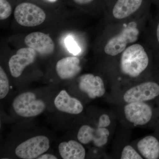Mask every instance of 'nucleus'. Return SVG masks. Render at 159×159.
I'll return each mask as SVG.
<instances>
[{
    "mask_svg": "<svg viewBox=\"0 0 159 159\" xmlns=\"http://www.w3.org/2000/svg\"><path fill=\"white\" fill-rule=\"evenodd\" d=\"M151 16L150 13L124 21L104 23V28L97 40L96 51L104 61L117 57L129 46L142 38Z\"/></svg>",
    "mask_w": 159,
    "mask_h": 159,
    "instance_id": "f257e3e1",
    "label": "nucleus"
},
{
    "mask_svg": "<svg viewBox=\"0 0 159 159\" xmlns=\"http://www.w3.org/2000/svg\"><path fill=\"white\" fill-rule=\"evenodd\" d=\"M152 52L143 41L129 46L119 56L104 61L108 76L122 81L138 80L152 71Z\"/></svg>",
    "mask_w": 159,
    "mask_h": 159,
    "instance_id": "f03ea898",
    "label": "nucleus"
},
{
    "mask_svg": "<svg viewBox=\"0 0 159 159\" xmlns=\"http://www.w3.org/2000/svg\"><path fill=\"white\" fill-rule=\"evenodd\" d=\"M150 0H105L104 23L124 21L150 13Z\"/></svg>",
    "mask_w": 159,
    "mask_h": 159,
    "instance_id": "7ed1b4c3",
    "label": "nucleus"
},
{
    "mask_svg": "<svg viewBox=\"0 0 159 159\" xmlns=\"http://www.w3.org/2000/svg\"><path fill=\"white\" fill-rule=\"evenodd\" d=\"M150 72L143 81L129 89L123 96L126 103L134 102H145L150 101L159 96V83L152 77Z\"/></svg>",
    "mask_w": 159,
    "mask_h": 159,
    "instance_id": "20e7f679",
    "label": "nucleus"
},
{
    "mask_svg": "<svg viewBox=\"0 0 159 159\" xmlns=\"http://www.w3.org/2000/svg\"><path fill=\"white\" fill-rule=\"evenodd\" d=\"M14 16L18 24L27 27L39 25L46 18L45 12L41 8L29 2L17 5L15 9Z\"/></svg>",
    "mask_w": 159,
    "mask_h": 159,
    "instance_id": "39448f33",
    "label": "nucleus"
},
{
    "mask_svg": "<svg viewBox=\"0 0 159 159\" xmlns=\"http://www.w3.org/2000/svg\"><path fill=\"white\" fill-rule=\"evenodd\" d=\"M15 111L20 116L29 118L42 113L46 107L42 100L36 99L35 94L26 92L16 97L12 102Z\"/></svg>",
    "mask_w": 159,
    "mask_h": 159,
    "instance_id": "423d86ee",
    "label": "nucleus"
},
{
    "mask_svg": "<svg viewBox=\"0 0 159 159\" xmlns=\"http://www.w3.org/2000/svg\"><path fill=\"white\" fill-rule=\"evenodd\" d=\"M49 139L44 136H37L26 140L20 144L15 150L16 155L20 158H37L48 150Z\"/></svg>",
    "mask_w": 159,
    "mask_h": 159,
    "instance_id": "0eeeda50",
    "label": "nucleus"
},
{
    "mask_svg": "<svg viewBox=\"0 0 159 159\" xmlns=\"http://www.w3.org/2000/svg\"><path fill=\"white\" fill-rule=\"evenodd\" d=\"M124 116L126 120L135 125L148 124L153 116V110L145 102L128 103L124 107Z\"/></svg>",
    "mask_w": 159,
    "mask_h": 159,
    "instance_id": "6e6552de",
    "label": "nucleus"
},
{
    "mask_svg": "<svg viewBox=\"0 0 159 159\" xmlns=\"http://www.w3.org/2000/svg\"><path fill=\"white\" fill-rule=\"evenodd\" d=\"M36 57V51L31 48L27 47L19 49L9 61L11 76L15 78L20 76L26 67L34 62Z\"/></svg>",
    "mask_w": 159,
    "mask_h": 159,
    "instance_id": "1a4fd4ad",
    "label": "nucleus"
},
{
    "mask_svg": "<svg viewBox=\"0 0 159 159\" xmlns=\"http://www.w3.org/2000/svg\"><path fill=\"white\" fill-rule=\"evenodd\" d=\"M109 136L110 131L107 128H94L89 125H83L78 131L77 139L82 144L93 142L97 147H102L108 142Z\"/></svg>",
    "mask_w": 159,
    "mask_h": 159,
    "instance_id": "9d476101",
    "label": "nucleus"
},
{
    "mask_svg": "<svg viewBox=\"0 0 159 159\" xmlns=\"http://www.w3.org/2000/svg\"><path fill=\"white\" fill-rule=\"evenodd\" d=\"M80 89L85 93L91 99L102 97L105 94V83L98 75L86 74L81 75L78 80Z\"/></svg>",
    "mask_w": 159,
    "mask_h": 159,
    "instance_id": "9b49d317",
    "label": "nucleus"
},
{
    "mask_svg": "<svg viewBox=\"0 0 159 159\" xmlns=\"http://www.w3.org/2000/svg\"><path fill=\"white\" fill-rule=\"evenodd\" d=\"M141 39L152 52L154 60L159 63V12L148 20Z\"/></svg>",
    "mask_w": 159,
    "mask_h": 159,
    "instance_id": "f8f14e48",
    "label": "nucleus"
},
{
    "mask_svg": "<svg viewBox=\"0 0 159 159\" xmlns=\"http://www.w3.org/2000/svg\"><path fill=\"white\" fill-rule=\"evenodd\" d=\"M26 46L42 55L52 54L55 49L54 41L49 34L42 32H31L26 36Z\"/></svg>",
    "mask_w": 159,
    "mask_h": 159,
    "instance_id": "ddd939ff",
    "label": "nucleus"
},
{
    "mask_svg": "<svg viewBox=\"0 0 159 159\" xmlns=\"http://www.w3.org/2000/svg\"><path fill=\"white\" fill-rule=\"evenodd\" d=\"M80 60L76 56H69L57 61L56 71L58 77L62 80L74 78L81 71Z\"/></svg>",
    "mask_w": 159,
    "mask_h": 159,
    "instance_id": "4468645a",
    "label": "nucleus"
},
{
    "mask_svg": "<svg viewBox=\"0 0 159 159\" xmlns=\"http://www.w3.org/2000/svg\"><path fill=\"white\" fill-rule=\"evenodd\" d=\"M54 105L58 110L70 114H80L83 106L78 99L71 97L65 90L60 92L54 99Z\"/></svg>",
    "mask_w": 159,
    "mask_h": 159,
    "instance_id": "2eb2a0df",
    "label": "nucleus"
},
{
    "mask_svg": "<svg viewBox=\"0 0 159 159\" xmlns=\"http://www.w3.org/2000/svg\"><path fill=\"white\" fill-rule=\"evenodd\" d=\"M137 148L145 159L159 158V141L153 136H147L139 140Z\"/></svg>",
    "mask_w": 159,
    "mask_h": 159,
    "instance_id": "dca6fc26",
    "label": "nucleus"
},
{
    "mask_svg": "<svg viewBox=\"0 0 159 159\" xmlns=\"http://www.w3.org/2000/svg\"><path fill=\"white\" fill-rule=\"evenodd\" d=\"M58 150L64 159H84L85 157V148L80 143L74 140L61 142L58 146Z\"/></svg>",
    "mask_w": 159,
    "mask_h": 159,
    "instance_id": "f3484780",
    "label": "nucleus"
},
{
    "mask_svg": "<svg viewBox=\"0 0 159 159\" xmlns=\"http://www.w3.org/2000/svg\"><path fill=\"white\" fill-rule=\"evenodd\" d=\"M105 0H72L77 7L85 11L103 13Z\"/></svg>",
    "mask_w": 159,
    "mask_h": 159,
    "instance_id": "a211bd4d",
    "label": "nucleus"
},
{
    "mask_svg": "<svg viewBox=\"0 0 159 159\" xmlns=\"http://www.w3.org/2000/svg\"><path fill=\"white\" fill-rule=\"evenodd\" d=\"M9 84L8 77L2 66L0 67V99L6 97L9 92Z\"/></svg>",
    "mask_w": 159,
    "mask_h": 159,
    "instance_id": "6ab92c4d",
    "label": "nucleus"
},
{
    "mask_svg": "<svg viewBox=\"0 0 159 159\" xmlns=\"http://www.w3.org/2000/svg\"><path fill=\"white\" fill-rule=\"evenodd\" d=\"M65 42L66 47L70 53L76 55H79L82 52L81 47L71 35H68L66 37Z\"/></svg>",
    "mask_w": 159,
    "mask_h": 159,
    "instance_id": "aec40b11",
    "label": "nucleus"
},
{
    "mask_svg": "<svg viewBox=\"0 0 159 159\" xmlns=\"http://www.w3.org/2000/svg\"><path fill=\"white\" fill-rule=\"evenodd\" d=\"M120 159H143V157L130 145H127L123 148Z\"/></svg>",
    "mask_w": 159,
    "mask_h": 159,
    "instance_id": "412c9836",
    "label": "nucleus"
},
{
    "mask_svg": "<svg viewBox=\"0 0 159 159\" xmlns=\"http://www.w3.org/2000/svg\"><path fill=\"white\" fill-rule=\"evenodd\" d=\"M12 13V8L8 0H0V19L5 20L9 18Z\"/></svg>",
    "mask_w": 159,
    "mask_h": 159,
    "instance_id": "4be33fe9",
    "label": "nucleus"
},
{
    "mask_svg": "<svg viewBox=\"0 0 159 159\" xmlns=\"http://www.w3.org/2000/svg\"><path fill=\"white\" fill-rule=\"evenodd\" d=\"M111 124V120L109 116L107 114H102L99 117L98 121V126L100 128H107Z\"/></svg>",
    "mask_w": 159,
    "mask_h": 159,
    "instance_id": "5701e85b",
    "label": "nucleus"
},
{
    "mask_svg": "<svg viewBox=\"0 0 159 159\" xmlns=\"http://www.w3.org/2000/svg\"><path fill=\"white\" fill-rule=\"evenodd\" d=\"M38 159H57V157L51 154H46L40 156L37 158Z\"/></svg>",
    "mask_w": 159,
    "mask_h": 159,
    "instance_id": "b1692460",
    "label": "nucleus"
},
{
    "mask_svg": "<svg viewBox=\"0 0 159 159\" xmlns=\"http://www.w3.org/2000/svg\"><path fill=\"white\" fill-rule=\"evenodd\" d=\"M150 1L152 3H153L159 8V0H150Z\"/></svg>",
    "mask_w": 159,
    "mask_h": 159,
    "instance_id": "393cba45",
    "label": "nucleus"
},
{
    "mask_svg": "<svg viewBox=\"0 0 159 159\" xmlns=\"http://www.w3.org/2000/svg\"><path fill=\"white\" fill-rule=\"evenodd\" d=\"M47 1H48L50 2L54 3L57 2V0H47Z\"/></svg>",
    "mask_w": 159,
    "mask_h": 159,
    "instance_id": "a878e982",
    "label": "nucleus"
}]
</instances>
